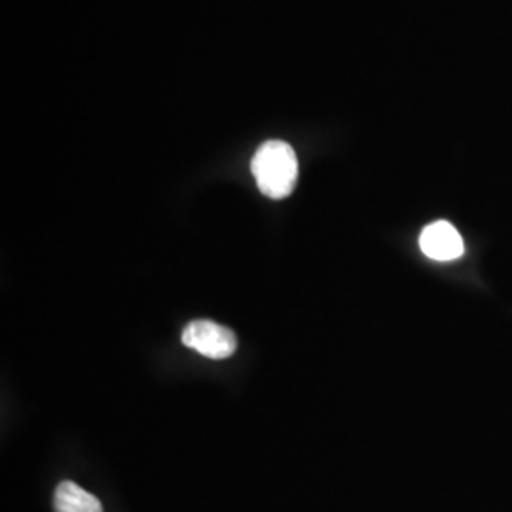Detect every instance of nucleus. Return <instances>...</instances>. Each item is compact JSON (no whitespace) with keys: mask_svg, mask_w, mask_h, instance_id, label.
<instances>
[{"mask_svg":"<svg viewBox=\"0 0 512 512\" xmlns=\"http://www.w3.org/2000/svg\"><path fill=\"white\" fill-rule=\"evenodd\" d=\"M420 249L423 255L437 262H450L465 253V245L458 230L446 220L433 222L423 228Z\"/></svg>","mask_w":512,"mask_h":512,"instance_id":"nucleus-3","label":"nucleus"},{"mask_svg":"<svg viewBox=\"0 0 512 512\" xmlns=\"http://www.w3.org/2000/svg\"><path fill=\"white\" fill-rule=\"evenodd\" d=\"M54 511L103 512V505L95 495L80 488L76 482L65 480L55 488Z\"/></svg>","mask_w":512,"mask_h":512,"instance_id":"nucleus-4","label":"nucleus"},{"mask_svg":"<svg viewBox=\"0 0 512 512\" xmlns=\"http://www.w3.org/2000/svg\"><path fill=\"white\" fill-rule=\"evenodd\" d=\"M258 190L270 200L289 198L298 183V158L285 141H266L251 160Z\"/></svg>","mask_w":512,"mask_h":512,"instance_id":"nucleus-1","label":"nucleus"},{"mask_svg":"<svg viewBox=\"0 0 512 512\" xmlns=\"http://www.w3.org/2000/svg\"><path fill=\"white\" fill-rule=\"evenodd\" d=\"M183 344L207 359H228L238 349V338L228 327L209 319H198L186 325Z\"/></svg>","mask_w":512,"mask_h":512,"instance_id":"nucleus-2","label":"nucleus"}]
</instances>
